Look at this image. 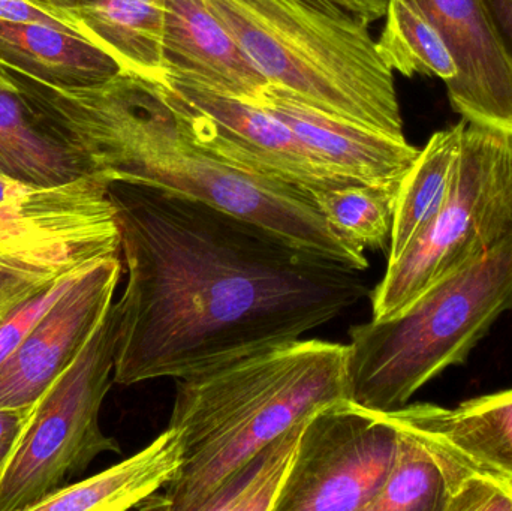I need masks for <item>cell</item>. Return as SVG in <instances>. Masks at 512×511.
I'll use <instances>...</instances> for the list:
<instances>
[{
  "mask_svg": "<svg viewBox=\"0 0 512 511\" xmlns=\"http://www.w3.org/2000/svg\"><path fill=\"white\" fill-rule=\"evenodd\" d=\"M117 338L119 311L113 302L83 350L33 405L0 473V511H33L99 455L120 453L119 443L99 425L102 402L114 383Z\"/></svg>",
  "mask_w": 512,
  "mask_h": 511,
  "instance_id": "8",
  "label": "cell"
},
{
  "mask_svg": "<svg viewBox=\"0 0 512 511\" xmlns=\"http://www.w3.org/2000/svg\"><path fill=\"white\" fill-rule=\"evenodd\" d=\"M170 425L179 476L138 510L201 511L259 450L325 405L349 398L348 344L283 342L176 380Z\"/></svg>",
  "mask_w": 512,
  "mask_h": 511,
  "instance_id": "3",
  "label": "cell"
},
{
  "mask_svg": "<svg viewBox=\"0 0 512 511\" xmlns=\"http://www.w3.org/2000/svg\"><path fill=\"white\" fill-rule=\"evenodd\" d=\"M120 254L107 179L89 173L50 188L24 185L0 204V326L59 279Z\"/></svg>",
  "mask_w": 512,
  "mask_h": 511,
  "instance_id": "7",
  "label": "cell"
},
{
  "mask_svg": "<svg viewBox=\"0 0 512 511\" xmlns=\"http://www.w3.org/2000/svg\"><path fill=\"white\" fill-rule=\"evenodd\" d=\"M376 47L385 65L405 77L427 75L445 83L456 77V63L444 39L417 0H388Z\"/></svg>",
  "mask_w": 512,
  "mask_h": 511,
  "instance_id": "21",
  "label": "cell"
},
{
  "mask_svg": "<svg viewBox=\"0 0 512 511\" xmlns=\"http://www.w3.org/2000/svg\"><path fill=\"white\" fill-rule=\"evenodd\" d=\"M183 132L231 167L301 191L355 185L307 149L282 120L255 102L167 72L156 84Z\"/></svg>",
  "mask_w": 512,
  "mask_h": 511,
  "instance_id": "9",
  "label": "cell"
},
{
  "mask_svg": "<svg viewBox=\"0 0 512 511\" xmlns=\"http://www.w3.org/2000/svg\"><path fill=\"white\" fill-rule=\"evenodd\" d=\"M183 444L173 428L146 449L90 479L57 491L33 511H123L144 503L179 476Z\"/></svg>",
  "mask_w": 512,
  "mask_h": 511,
  "instance_id": "18",
  "label": "cell"
},
{
  "mask_svg": "<svg viewBox=\"0 0 512 511\" xmlns=\"http://www.w3.org/2000/svg\"><path fill=\"white\" fill-rule=\"evenodd\" d=\"M120 257L90 266L0 365V407H33L101 323L122 276Z\"/></svg>",
  "mask_w": 512,
  "mask_h": 511,
  "instance_id": "11",
  "label": "cell"
},
{
  "mask_svg": "<svg viewBox=\"0 0 512 511\" xmlns=\"http://www.w3.org/2000/svg\"><path fill=\"white\" fill-rule=\"evenodd\" d=\"M23 183L15 182V180L9 179V177L0 174V204L5 203L9 198L14 197L21 188Z\"/></svg>",
  "mask_w": 512,
  "mask_h": 511,
  "instance_id": "31",
  "label": "cell"
},
{
  "mask_svg": "<svg viewBox=\"0 0 512 511\" xmlns=\"http://www.w3.org/2000/svg\"><path fill=\"white\" fill-rule=\"evenodd\" d=\"M65 21L123 74L156 84L165 80V0H77Z\"/></svg>",
  "mask_w": 512,
  "mask_h": 511,
  "instance_id": "16",
  "label": "cell"
},
{
  "mask_svg": "<svg viewBox=\"0 0 512 511\" xmlns=\"http://www.w3.org/2000/svg\"><path fill=\"white\" fill-rule=\"evenodd\" d=\"M128 282L114 383L188 377L297 341L370 296L360 270L198 201L110 183Z\"/></svg>",
  "mask_w": 512,
  "mask_h": 511,
  "instance_id": "1",
  "label": "cell"
},
{
  "mask_svg": "<svg viewBox=\"0 0 512 511\" xmlns=\"http://www.w3.org/2000/svg\"><path fill=\"white\" fill-rule=\"evenodd\" d=\"M33 407H0V473L14 453Z\"/></svg>",
  "mask_w": 512,
  "mask_h": 511,
  "instance_id": "26",
  "label": "cell"
},
{
  "mask_svg": "<svg viewBox=\"0 0 512 511\" xmlns=\"http://www.w3.org/2000/svg\"><path fill=\"white\" fill-rule=\"evenodd\" d=\"M396 186L355 185L312 192L330 230L357 251L390 249Z\"/></svg>",
  "mask_w": 512,
  "mask_h": 511,
  "instance_id": "22",
  "label": "cell"
},
{
  "mask_svg": "<svg viewBox=\"0 0 512 511\" xmlns=\"http://www.w3.org/2000/svg\"><path fill=\"white\" fill-rule=\"evenodd\" d=\"M483 3L512 62V0H483Z\"/></svg>",
  "mask_w": 512,
  "mask_h": 511,
  "instance_id": "28",
  "label": "cell"
},
{
  "mask_svg": "<svg viewBox=\"0 0 512 511\" xmlns=\"http://www.w3.org/2000/svg\"><path fill=\"white\" fill-rule=\"evenodd\" d=\"M510 234L512 134L466 120L450 194L429 227L388 263L384 278L370 293L373 320L399 314Z\"/></svg>",
  "mask_w": 512,
  "mask_h": 511,
  "instance_id": "6",
  "label": "cell"
},
{
  "mask_svg": "<svg viewBox=\"0 0 512 511\" xmlns=\"http://www.w3.org/2000/svg\"><path fill=\"white\" fill-rule=\"evenodd\" d=\"M417 2L456 63V77L447 83L454 110L512 134V62L483 0Z\"/></svg>",
  "mask_w": 512,
  "mask_h": 511,
  "instance_id": "12",
  "label": "cell"
},
{
  "mask_svg": "<svg viewBox=\"0 0 512 511\" xmlns=\"http://www.w3.org/2000/svg\"><path fill=\"white\" fill-rule=\"evenodd\" d=\"M508 311L512 234L394 317L349 329V398L382 413L405 407L424 384L463 365Z\"/></svg>",
  "mask_w": 512,
  "mask_h": 511,
  "instance_id": "5",
  "label": "cell"
},
{
  "mask_svg": "<svg viewBox=\"0 0 512 511\" xmlns=\"http://www.w3.org/2000/svg\"><path fill=\"white\" fill-rule=\"evenodd\" d=\"M334 5L345 9L354 17L360 18L366 24L385 17L387 14L388 0H330Z\"/></svg>",
  "mask_w": 512,
  "mask_h": 511,
  "instance_id": "29",
  "label": "cell"
},
{
  "mask_svg": "<svg viewBox=\"0 0 512 511\" xmlns=\"http://www.w3.org/2000/svg\"><path fill=\"white\" fill-rule=\"evenodd\" d=\"M0 174L23 185L50 188L89 173L36 120L20 95L0 87Z\"/></svg>",
  "mask_w": 512,
  "mask_h": 511,
  "instance_id": "19",
  "label": "cell"
},
{
  "mask_svg": "<svg viewBox=\"0 0 512 511\" xmlns=\"http://www.w3.org/2000/svg\"><path fill=\"white\" fill-rule=\"evenodd\" d=\"M397 431L352 399L307 419L276 511H370L393 462Z\"/></svg>",
  "mask_w": 512,
  "mask_h": 511,
  "instance_id": "10",
  "label": "cell"
},
{
  "mask_svg": "<svg viewBox=\"0 0 512 511\" xmlns=\"http://www.w3.org/2000/svg\"><path fill=\"white\" fill-rule=\"evenodd\" d=\"M268 86L406 140L393 71L369 24L330 0H204Z\"/></svg>",
  "mask_w": 512,
  "mask_h": 511,
  "instance_id": "4",
  "label": "cell"
},
{
  "mask_svg": "<svg viewBox=\"0 0 512 511\" xmlns=\"http://www.w3.org/2000/svg\"><path fill=\"white\" fill-rule=\"evenodd\" d=\"M27 2L32 3L36 8L47 12L51 17L57 18V20L66 24V9L71 8L77 0H27ZM66 26H68V24H66Z\"/></svg>",
  "mask_w": 512,
  "mask_h": 511,
  "instance_id": "30",
  "label": "cell"
},
{
  "mask_svg": "<svg viewBox=\"0 0 512 511\" xmlns=\"http://www.w3.org/2000/svg\"><path fill=\"white\" fill-rule=\"evenodd\" d=\"M0 20L21 21V23H45L65 32L75 33L57 18L33 6L27 0H0Z\"/></svg>",
  "mask_w": 512,
  "mask_h": 511,
  "instance_id": "27",
  "label": "cell"
},
{
  "mask_svg": "<svg viewBox=\"0 0 512 511\" xmlns=\"http://www.w3.org/2000/svg\"><path fill=\"white\" fill-rule=\"evenodd\" d=\"M406 431L424 444L441 471L445 511H512L511 483L481 470L438 438L411 429Z\"/></svg>",
  "mask_w": 512,
  "mask_h": 511,
  "instance_id": "25",
  "label": "cell"
},
{
  "mask_svg": "<svg viewBox=\"0 0 512 511\" xmlns=\"http://www.w3.org/2000/svg\"><path fill=\"white\" fill-rule=\"evenodd\" d=\"M306 422L292 426L259 450L213 494L201 511H276Z\"/></svg>",
  "mask_w": 512,
  "mask_h": 511,
  "instance_id": "23",
  "label": "cell"
},
{
  "mask_svg": "<svg viewBox=\"0 0 512 511\" xmlns=\"http://www.w3.org/2000/svg\"><path fill=\"white\" fill-rule=\"evenodd\" d=\"M382 414L397 428L444 441L481 470L512 485V390L471 399L454 410L406 404Z\"/></svg>",
  "mask_w": 512,
  "mask_h": 511,
  "instance_id": "15",
  "label": "cell"
},
{
  "mask_svg": "<svg viewBox=\"0 0 512 511\" xmlns=\"http://www.w3.org/2000/svg\"><path fill=\"white\" fill-rule=\"evenodd\" d=\"M396 431L393 462L370 511H445L444 482L429 450L412 432Z\"/></svg>",
  "mask_w": 512,
  "mask_h": 511,
  "instance_id": "24",
  "label": "cell"
},
{
  "mask_svg": "<svg viewBox=\"0 0 512 511\" xmlns=\"http://www.w3.org/2000/svg\"><path fill=\"white\" fill-rule=\"evenodd\" d=\"M0 65L57 87L104 83L120 68L77 33L45 23L0 20Z\"/></svg>",
  "mask_w": 512,
  "mask_h": 511,
  "instance_id": "17",
  "label": "cell"
},
{
  "mask_svg": "<svg viewBox=\"0 0 512 511\" xmlns=\"http://www.w3.org/2000/svg\"><path fill=\"white\" fill-rule=\"evenodd\" d=\"M466 120L435 132L420 150L397 191L388 263L420 236L444 206L459 161Z\"/></svg>",
  "mask_w": 512,
  "mask_h": 511,
  "instance_id": "20",
  "label": "cell"
},
{
  "mask_svg": "<svg viewBox=\"0 0 512 511\" xmlns=\"http://www.w3.org/2000/svg\"><path fill=\"white\" fill-rule=\"evenodd\" d=\"M255 104L288 125L334 171L361 185H400L420 155L408 140L325 113L279 87H265Z\"/></svg>",
  "mask_w": 512,
  "mask_h": 511,
  "instance_id": "13",
  "label": "cell"
},
{
  "mask_svg": "<svg viewBox=\"0 0 512 511\" xmlns=\"http://www.w3.org/2000/svg\"><path fill=\"white\" fill-rule=\"evenodd\" d=\"M8 72L36 120L71 149L87 173L198 201L313 257L369 269L366 252L330 230L309 192L245 173L198 147L155 83L119 72L93 86L57 87Z\"/></svg>",
  "mask_w": 512,
  "mask_h": 511,
  "instance_id": "2",
  "label": "cell"
},
{
  "mask_svg": "<svg viewBox=\"0 0 512 511\" xmlns=\"http://www.w3.org/2000/svg\"><path fill=\"white\" fill-rule=\"evenodd\" d=\"M167 72L256 102L268 86L204 0H165Z\"/></svg>",
  "mask_w": 512,
  "mask_h": 511,
  "instance_id": "14",
  "label": "cell"
},
{
  "mask_svg": "<svg viewBox=\"0 0 512 511\" xmlns=\"http://www.w3.org/2000/svg\"><path fill=\"white\" fill-rule=\"evenodd\" d=\"M0 87H2V89L9 90V92H14L17 93V95H20V87L15 83L12 75L6 71L5 66L2 65H0Z\"/></svg>",
  "mask_w": 512,
  "mask_h": 511,
  "instance_id": "32",
  "label": "cell"
}]
</instances>
